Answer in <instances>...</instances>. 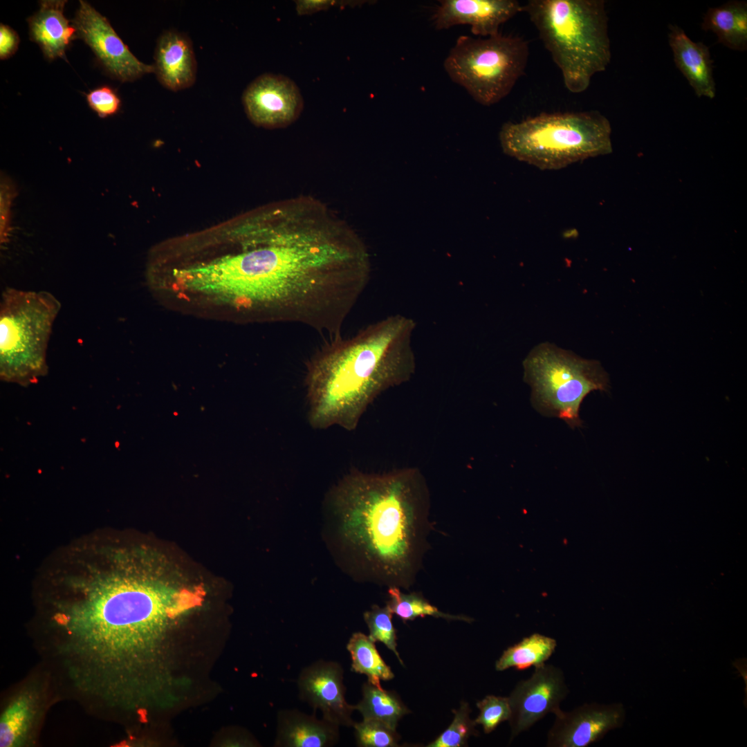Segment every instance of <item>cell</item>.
<instances>
[{"instance_id":"1","label":"cell","mask_w":747,"mask_h":747,"mask_svg":"<svg viewBox=\"0 0 747 747\" xmlns=\"http://www.w3.org/2000/svg\"><path fill=\"white\" fill-rule=\"evenodd\" d=\"M231 249L187 266L183 284L234 308L246 321L299 323L340 336L370 277L358 234L321 201L299 196L226 225Z\"/></svg>"},{"instance_id":"2","label":"cell","mask_w":747,"mask_h":747,"mask_svg":"<svg viewBox=\"0 0 747 747\" xmlns=\"http://www.w3.org/2000/svg\"><path fill=\"white\" fill-rule=\"evenodd\" d=\"M201 588L156 569L125 563L96 578L66 617L71 642L102 672H116L154 650L169 623L198 606Z\"/></svg>"},{"instance_id":"3","label":"cell","mask_w":747,"mask_h":747,"mask_svg":"<svg viewBox=\"0 0 747 747\" xmlns=\"http://www.w3.org/2000/svg\"><path fill=\"white\" fill-rule=\"evenodd\" d=\"M344 538L375 579L408 589L427 548L430 494L416 468L354 472L334 492Z\"/></svg>"},{"instance_id":"4","label":"cell","mask_w":747,"mask_h":747,"mask_svg":"<svg viewBox=\"0 0 747 747\" xmlns=\"http://www.w3.org/2000/svg\"><path fill=\"white\" fill-rule=\"evenodd\" d=\"M415 328L412 318L392 315L320 349L306 365L311 425L352 431L379 395L409 381L416 367Z\"/></svg>"},{"instance_id":"5","label":"cell","mask_w":747,"mask_h":747,"mask_svg":"<svg viewBox=\"0 0 747 747\" xmlns=\"http://www.w3.org/2000/svg\"><path fill=\"white\" fill-rule=\"evenodd\" d=\"M560 70L566 89L584 92L611 57L603 0H528L522 6Z\"/></svg>"},{"instance_id":"6","label":"cell","mask_w":747,"mask_h":747,"mask_svg":"<svg viewBox=\"0 0 747 747\" xmlns=\"http://www.w3.org/2000/svg\"><path fill=\"white\" fill-rule=\"evenodd\" d=\"M611 128L598 111L542 113L507 122L499 137L504 154L541 169H560L612 152Z\"/></svg>"},{"instance_id":"7","label":"cell","mask_w":747,"mask_h":747,"mask_svg":"<svg viewBox=\"0 0 747 747\" xmlns=\"http://www.w3.org/2000/svg\"><path fill=\"white\" fill-rule=\"evenodd\" d=\"M61 304L47 291L7 288L0 303V377L28 386L48 372L46 353Z\"/></svg>"},{"instance_id":"8","label":"cell","mask_w":747,"mask_h":747,"mask_svg":"<svg viewBox=\"0 0 747 747\" xmlns=\"http://www.w3.org/2000/svg\"><path fill=\"white\" fill-rule=\"evenodd\" d=\"M531 404L540 414L580 427V408L593 391L608 392L609 377L599 361L582 358L549 342L535 346L523 361Z\"/></svg>"},{"instance_id":"9","label":"cell","mask_w":747,"mask_h":747,"mask_svg":"<svg viewBox=\"0 0 747 747\" xmlns=\"http://www.w3.org/2000/svg\"><path fill=\"white\" fill-rule=\"evenodd\" d=\"M528 55V42L519 36L461 35L443 66L450 79L477 102L491 106L506 97L524 74Z\"/></svg>"},{"instance_id":"10","label":"cell","mask_w":747,"mask_h":747,"mask_svg":"<svg viewBox=\"0 0 747 747\" xmlns=\"http://www.w3.org/2000/svg\"><path fill=\"white\" fill-rule=\"evenodd\" d=\"M569 692L562 669L546 663L535 667L532 675L519 681L508 697L511 710L510 740L548 714L557 713Z\"/></svg>"},{"instance_id":"11","label":"cell","mask_w":747,"mask_h":747,"mask_svg":"<svg viewBox=\"0 0 747 747\" xmlns=\"http://www.w3.org/2000/svg\"><path fill=\"white\" fill-rule=\"evenodd\" d=\"M72 23L77 37L91 48L98 61L115 79L123 82H131L145 74L154 73V66L138 60L107 19L87 1H80Z\"/></svg>"},{"instance_id":"12","label":"cell","mask_w":747,"mask_h":747,"mask_svg":"<svg viewBox=\"0 0 747 747\" xmlns=\"http://www.w3.org/2000/svg\"><path fill=\"white\" fill-rule=\"evenodd\" d=\"M242 102L253 124L270 129L292 124L304 107L296 84L286 76L272 73L255 78L245 89Z\"/></svg>"},{"instance_id":"13","label":"cell","mask_w":747,"mask_h":747,"mask_svg":"<svg viewBox=\"0 0 747 747\" xmlns=\"http://www.w3.org/2000/svg\"><path fill=\"white\" fill-rule=\"evenodd\" d=\"M547 734L548 747H586L620 728L625 718L621 703H584L572 710L562 709Z\"/></svg>"},{"instance_id":"14","label":"cell","mask_w":747,"mask_h":747,"mask_svg":"<svg viewBox=\"0 0 747 747\" xmlns=\"http://www.w3.org/2000/svg\"><path fill=\"white\" fill-rule=\"evenodd\" d=\"M343 669L336 662L317 661L301 672L297 686L300 699L315 710L319 709L323 719L339 726H353L351 714L355 706L345 699Z\"/></svg>"},{"instance_id":"15","label":"cell","mask_w":747,"mask_h":747,"mask_svg":"<svg viewBox=\"0 0 747 747\" xmlns=\"http://www.w3.org/2000/svg\"><path fill=\"white\" fill-rule=\"evenodd\" d=\"M433 16L436 29L468 25L477 36L490 37L499 33V26L522 12L516 0H443Z\"/></svg>"},{"instance_id":"16","label":"cell","mask_w":747,"mask_h":747,"mask_svg":"<svg viewBox=\"0 0 747 747\" xmlns=\"http://www.w3.org/2000/svg\"><path fill=\"white\" fill-rule=\"evenodd\" d=\"M154 73L165 88L177 91L194 83L196 61L190 38L169 30L159 37L154 55Z\"/></svg>"},{"instance_id":"17","label":"cell","mask_w":747,"mask_h":747,"mask_svg":"<svg viewBox=\"0 0 747 747\" xmlns=\"http://www.w3.org/2000/svg\"><path fill=\"white\" fill-rule=\"evenodd\" d=\"M668 41L676 67L687 79L699 98H714L713 60L708 46L692 41L676 25L669 26Z\"/></svg>"},{"instance_id":"18","label":"cell","mask_w":747,"mask_h":747,"mask_svg":"<svg viewBox=\"0 0 747 747\" xmlns=\"http://www.w3.org/2000/svg\"><path fill=\"white\" fill-rule=\"evenodd\" d=\"M66 1L45 0L38 11L28 19L31 40L36 42L48 59H65V53L76 30L64 15Z\"/></svg>"},{"instance_id":"19","label":"cell","mask_w":747,"mask_h":747,"mask_svg":"<svg viewBox=\"0 0 747 747\" xmlns=\"http://www.w3.org/2000/svg\"><path fill=\"white\" fill-rule=\"evenodd\" d=\"M339 726L317 719L298 710H287L279 716L277 744L284 747H327L339 739Z\"/></svg>"},{"instance_id":"20","label":"cell","mask_w":747,"mask_h":747,"mask_svg":"<svg viewBox=\"0 0 747 747\" xmlns=\"http://www.w3.org/2000/svg\"><path fill=\"white\" fill-rule=\"evenodd\" d=\"M701 28L712 31L718 42L728 48L747 49V3L730 1L719 7L710 8L705 14Z\"/></svg>"},{"instance_id":"21","label":"cell","mask_w":747,"mask_h":747,"mask_svg":"<svg viewBox=\"0 0 747 747\" xmlns=\"http://www.w3.org/2000/svg\"><path fill=\"white\" fill-rule=\"evenodd\" d=\"M38 711V699L33 692L17 695L4 709L0 720V746L24 744L33 727Z\"/></svg>"},{"instance_id":"22","label":"cell","mask_w":747,"mask_h":747,"mask_svg":"<svg viewBox=\"0 0 747 747\" xmlns=\"http://www.w3.org/2000/svg\"><path fill=\"white\" fill-rule=\"evenodd\" d=\"M555 638L534 633L508 647L495 663L497 671L509 668L524 670L538 667L548 661L555 652Z\"/></svg>"},{"instance_id":"23","label":"cell","mask_w":747,"mask_h":747,"mask_svg":"<svg viewBox=\"0 0 747 747\" xmlns=\"http://www.w3.org/2000/svg\"><path fill=\"white\" fill-rule=\"evenodd\" d=\"M354 706L363 719L377 720L395 730L398 721L409 712L396 694L368 681L362 686V700Z\"/></svg>"},{"instance_id":"24","label":"cell","mask_w":747,"mask_h":747,"mask_svg":"<svg viewBox=\"0 0 747 747\" xmlns=\"http://www.w3.org/2000/svg\"><path fill=\"white\" fill-rule=\"evenodd\" d=\"M347 649L351 655V670L365 674L368 681L374 685L381 687L380 681H388L394 677L390 667L382 658L375 643L369 636L362 632L353 634Z\"/></svg>"},{"instance_id":"25","label":"cell","mask_w":747,"mask_h":747,"mask_svg":"<svg viewBox=\"0 0 747 747\" xmlns=\"http://www.w3.org/2000/svg\"><path fill=\"white\" fill-rule=\"evenodd\" d=\"M388 593L389 600L387 605L393 614H396L405 622L426 616L466 622L471 621V618L466 616L451 615L441 611L419 593H404L396 587H389Z\"/></svg>"},{"instance_id":"26","label":"cell","mask_w":747,"mask_h":747,"mask_svg":"<svg viewBox=\"0 0 747 747\" xmlns=\"http://www.w3.org/2000/svg\"><path fill=\"white\" fill-rule=\"evenodd\" d=\"M453 713L454 717L451 724L430 743L428 747L465 746L469 737L478 734L476 723L470 717V709L466 702H461L460 708L453 710Z\"/></svg>"},{"instance_id":"27","label":"cell","mask_w":747,"mask_h":747,"mask_svg":"<svg viewBox=\"0 0 747 747\" xmlns=\"http://www.w3.org/2000/svg\"><path fill=\"white\" fill-rule=\"evenodd\" d=\"M392 614V611L387 605L384 607L374 605L369 611L364 614V619L368 626L370 639L374 643L378 641L382 643L394 653L399 662L403 665L396 649L397 638L391 621Z\"/></svg>"},{"instance_id":"28","label":"cell","mask_w":747,"mask_h":747,"mask_svg":"<svg viewBox=\"0 0 747 747\" xmlns=\"http://www.w3.org/2000/svg\"><path fill=\"white\" fill-rule=\"evenodd\" d=\"M358 746L362 747H394L399 735L395 729L379 721L363 719L353 724Z\"/></svg>"},{"instance_id":"29","label":"cell","mask_w":747,"mask_h":747,"mask_svg":"<svg viewBox=\"0 0 747 747\" xmlns=\"http://www.w3.org/2000/svg\"><path fill=\"white\" fill-rule=\"evenodd\" d=\"M479 714L474 720L481 725L486 734H489L502 722L510 719V706L508 697L487 695L477 703Z\"/></svg>"},{"instance_id":"30","label":"cell","mask_w":747,"mask_h":747,"mask_svg":"<svg viewBox=\"0 0 747 747\" xmlns=\"http://www.w3.org/2000/svg\"><path fill=\"white\" fill-rule=\"evenodd\" d=\"M86 101L99 116L104 118L116 113L121 101L115 91L109 86L98 87L86 95Z\"/></svg>"},{"instance_id":"31","label":"cell","mask_w":747,"mask_h":747,"mask_svg":"<svg viewBox=\"0 0 747 747\" xmlns=\"http://www.w3.org/2000/svg\"><path fill=\"white\" fill-rule=\"evenodd\" d=\"M19 38L17 33L4 24L0 26V58L4 59L12 55L18 48Z\"/></svg>"},{"instance_id":"32","label":"cell","mask_w":747,"mask_h":747,"mask_svg":"<svg viewBox=\"0 0 747 747\" xmlns=\"http://www.w3.org/2000/svg\"><path fill=\"white\" fill-rule=\"evenodd\" d=\"M296 10L299 15H311L318 11L326 10L334 5L335 1L329 0H301L295 1Z\"/></svg>"}]
</instances>
